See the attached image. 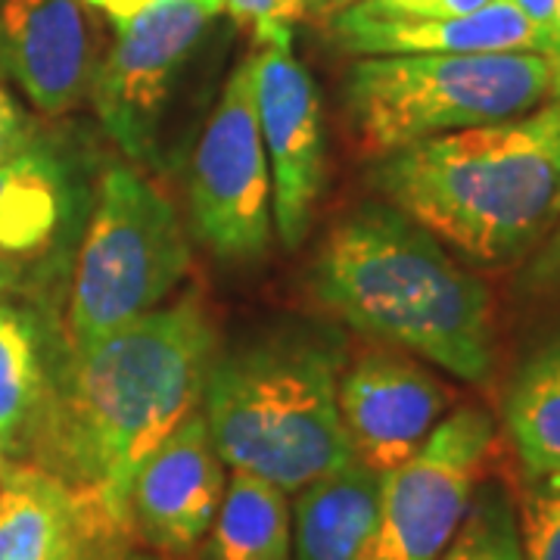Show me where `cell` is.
<instances>
[{"mask_svg": "<svg viewBox=\"0 0 560 560\" xmlns=\"http://www.w3.org/2000/svg\"><path fill=\"white\" fill-rule=\"evenodd\" d=\"M381 514V474L349 460L300 489L293 560H361Z\"/></svg>", "mask_w": 560, "mask_h": 560, "instance_id": "2e32d148", "label": "cell"}, {"mask_svg": "<svg viewBox=\"0 0 560 560\" xmlns=\"http://www.w3.org/2000/svg\"><path fill=\"white\" fill-rule=\"evenodd\" d=\"M253 60L261 143L271 168V215L283 246L296 249L324 187L318 88L293 57V40L265 44Z\"/></svg>", "mask_w": 560, "mask_h": 560, "instance_id": "30bf717a", "label": "cell"}, {"mask_svg": "<svg viewBox=\"0 0 560 560\" xmlns=\"http://www.w3.org/2000/svg\"><path fill=\"white\" fill-rule=\"evenodd\" d=\"M69 489L35 464L0 474V560H60Z\"/></svg>", "mask_w": 560, "mask_h": 560, "instance_id": "d6986e66", "label": "cell"}, {"mask_svg": "<svg viewBox=\"0 0 560 560\" xmlns=\"http://www.w3.org/2000/svg\"><path fill=\"white\" fill-rule=\"evenodd\" d=\"M324 308L467 383L495 371L489 287L396 206H361L330 231L312 275Z\"/></svg>", "mask_w": 560, "mask_h": 560, "instance_id": "7a4b0ae2", "label": "cell"}, {"mask_svg": "<svg viewBox=\"0 0 560 560\" xmlns=\"http://www.w3.org/2000/svg\"><path fill=\"white\" fill-rule=\"evenodd\" d=\"M50 399L32 320L0 302V464H25Z\"/></svg>", "mask_w": 560, "mask_h": 560, "instance_id": "ffe728a7", "label": "cell"}, {"mask_svg": "<svg viewBox=\"0 0 560 560\" xmlns=\"http://www.w3.org/2000/svg\"><path fill=\"white\" fill-rule=\"evenodd\" d=\"M327 38L355 57H411V54H501L536 50L539 38L511 0H492L467 16H415L355 0L334 10ZM548 57V54H545Z\"/></svg>", "mask_w": 560, "mask_h": 560, "instance_id": "5bb4252c", "label": "cell"}, {"mask_svg": "<svg viewBox=\"0 0 560 560\" xmlns=\"http://www.w3.org/2000/svg\"><path fill=\"white\" fill-rule=\"evenodd\" d=\"M219 13L221 0H160L116 22V40L97 62L88 94L128 160H153L172 84Z\"/></svg>", "mask_w": 560, "mask_h": 560, "instance_id": "9c48e42d", "label": "cell"}, {"mask_svg": "<svg viewBox=\"0 0 560 560\" xmlns=\"http://www.w3.org/2000/svg\"><path fill=\"white\" fill-rule=\"evenodd\" d=\"M364 153L517 119L560 97V60L536 50L361 57L342 84Z\"/></svg>", "mask_w": 560, "mask_h": 560, "instance_id": "5b68a950", "label": "cell"}, {"mask_svg": "<svg viewBox=\"0 0 560 560\" xmlns=\"http://www.w3.org/2000/svg\"><path fill=\"white\" fill-rule=\"evenodd\" d=\"M337 359L315 342L253 346L212 364L206 427L224 464L300 492L352 460L337 405Z\"/></svg>", "mask_w": 560, "mask_h": 560, "instance_id": "277c9868", "label": "cell"}, {"mask_svg": "<svg viewBox=\"0 0 560 560\" xmlns=\"http://www.w3.org/2000/svg\"><path fill=\"white\" fill-rule=\"evenodd\" d=\"M374 187L482 268L533 256L560 221V97L517 119L420 140L374 162Z\"/></svg>", "mask_w": 560, "mask_h": 560, "instance_id": "3957f363", "label": "cell"}, {"mask_svg": "<svg viewBox=\"0 0 560 560\" xmlns=\"http://www.w3.org/2000/svg\"><path fill=\"white\" fill-rule=\"evenodd\" d=\"M69 215L62 165L38 147H25L0 165V296L50 259Z\"/></svg>", "mask_w": 560, "mask_h": 560, "instance_id": "9a60e30c", "label": "cell"}, {"mask_svg": "<svg viewBox=\"0 0 560 560\" xmlns=\"http://www.w3.org/2000/svg\"><path fill=\"white\" fill-rule=\"evenodd\" d=\"M221 10L249 32L259 47L293 40V22L302 20L305 0H221Z\"/></svg>", "mask_w": 560, "mask_h": 560, "instance_id": "cb8c5ba5", "label": "cell"}, {"mask_svg": "<svg viewBox=\"0 0 560 560\" xmlns=\"http://www.w3.org/2000/svg\"><path fill=\"white\" fill-rule=\"evenodd\" d=\"M539 38L541 54L560 60V0H511Z\"/></svg>", "mask_w": 560, "mask_h": 560, "instance_id": "484cf974", "label": "cell"}, {"mask_svg": "<svg viewBox=\"0 0 560 560\" xmlns=\"http://www.w3.org/2000/svg\"><path fill=\"white\" fill-rule=\"evenodd\" d=\"M355 0H305V10H318V13H334V10H342Z\"/></svg>", "mask_w": 560, "mask_h": 560, "instance_id": "f546056e", "label": "cell"}, {"mask_svg": "<svg viewBox=\"0 0 560 560\" xmlns=\"http://www.w3.org/2000/svg\"><path fill=\"white\" fill-rule=\"evenodd\" d=\"M383 10L396 13H415V16H467L477 13L492 0H371Z\"/></svg>", "mask_w": 560, "mask_h": 560, "instance_id": "4316f807", "label": "cell"}, {"mask_svg": "<svg viewBox=\"0 0 560 560\" xmlns=\"http://www.w3.org/2000/svg\"><path fill=\"white\" fill-rule=\"evenodd\" d=\"M440 560H523L517 499L501 480H482Z\"/></svg>", "mask_w": 560, "mask_h": 560, "instance_id": "44dd1931", "label": "cell"}, {"mask_svg": "<svg viewBox=\"0 0 560 560\" xmlns=\"http://www.w3.org/2000/svg\"><path fill=\"white\" fill-rule=\"evenodd\" d=\"M224 460L202 415H190L143 458L131 492V533L162 560H194L224 499Z\"/></svg>", "mask_w": 560, "mask_h": 560, "instance_id": "8fae6325", "label": "cell"}, {"mask_svg": "<svg viewBox=\"0 0 560 560\" xmlns=\"http://www.w3.org/2000/svg\"><path fill=\"white\" fill-rule=\"evenodd\" d=\"M84 0H0V75L47 116H62L91 91L97 22Z\"/></svg>", "mask_w": 560, "mask_h": 560, "instance_id": "4fadbf2b", "label": "cell"}, {"mask_svg": "<svg viewBox=\"0 0 560 560\" xmlns=\"http://www.w3.org/2000/svg\"><path fill=\"white\" fill-rule=\"evenodd\" d=\"M523 287L533 293L560 296V221L555 224V231L533 249V259L523 271Z\"/></svg>", "mask_w": 560, "mask_h": 560, "instance_id": "d4e9b609", "label": "cell"}, {"mask_svg": "<svg viewBox=\"0 0 560 560\" xmlns=\"http://www.w3.org/2000/svg\"><path fill=\"white\" fill-rule=\"evenodd\" d=\"M504 427L523 486L560 489V330L523 361L511 381Z\"/></svg>", "mask_w": 560, "mask_h": 560, "instance_id": "e0dca14e", "label": "cell"}, {"mask_svg": "<svg viewBox=\"0 0 560 560\" xmlns=\"http://www.w3.org/2000/svg\"><path fill=\"white\" fill-rule=\"evenodd\" d=\"M84 3L106 13L113 22H125L131 20V16H138V13H143L147 7L160 3V0H84Z\"/></svg>", "mask_w": 560, "mask_h": 560, "instance_id": "f1b7e54d", "label": "cell"}, {"mask_svg": "<svg viewBox=\"0 0 560 560\" xmlns=\"http://www.w3.org/2000/svg\"><path fill=\"white\" fill-rule=\"evenodd\" d=\"M190 219L219 259L256 261L271 246V168L261 143L253 54L231 72L190 168Z\"/></svg>", "mask_w": 560, "mask_h": 560, "instance_id": "ba28073f", "label": "cell"}, {"mask_svg": "<svg viewBox=\"0 0 560 560\" xmlns=\"http://www.w3.org/2000/svg\"><path fill=\"white\" fill-rule=\"evenodd\" d=\"M131 523L113 514L97 495L69 489V526L60 560H135Z\"/></svg>", "mask_w": 560, "mask_h": 560, "instance_id": "7402d4cb", "label": "cell"}, {"mask_svg": "<svg viewBox=\"0 0 560 560\" xmlns=\"http://www.w3.org/2000/svg\"><path fill=\"white\" fill-rule=\"evenodd\" d=\"M337 405L352 458L374 474H389L436 430L448 393L418 361L368 352L337 383Z\"/></svg>", "mask_w": 560, "mask_h": 560, "instance_id": "7c38bea8", "label": "cell"}, {"mask_svg": "<svg viewBox=\"0 0 560 560\" xmlns=\"http://www.w3.org/2000/svg\"><path fill=\"white\" fill-rule=\"evenodd\" d=\"M495 448L480 405L445 415L411 458L381 474V514L361 560H440L455 539Z\"/></svg>", "mask_w": 560, "mask_h": 560, "instance_id": "52a82bcc", "label": "cell"}, {"mask_svg": "<svg viewBox=\"0 0 560 560\" xmlns=\"http://www.w3.org/2000/svg\"><path fill=\"white\" fill-rule=\"evenodd\" d=\"M25 147H28V125L13 97L0 88V165L13 160Z\"/></svg>", "mask_w": 560, "mask_h": 560, "instance_id": "83f0119b", "label": "cell"}, {"mask_svg": "<svg viewBox=\"0 0 560 560\" xmlns=\"http://www.w3.org/2000/svg\"><path fill=\"white\" fill-rule=\"evenodd\" d=\"M50 393L28 460L121 521L143 458L200 405L215 364V330L197 296L153 308L84 355Z\"/></svg>", "mask_w": 560, "mask_h": 560, "instance_id": "6da1fadb", "label": "cell"}, {"mask_svg": "<svg viewBox=\"0 0 560 560\" xmlns=\"http://www.w3.org/2000/svg\"><path fill=\"white\" fill-rule=\"evenodd\" d=\"M517 523L523 560H560V489L523 486Z\"/></svg>", "mask_w": 560, "mask_h": 560, "instance_id": "603a6c76", "label": "cell"}, {"mask_svg": "<svg viewBox=\"0 0 560 560\" xmlns=\"http://www.w3.org/2000/svg\"><path fill=\"white\" fill-rule=\"evenodd\" d=\"M206 560H293L287 492L234 470L209 529Z\"/></svg>", "mask_w": 560, "mask_h": 560, "instance_id": "ac0fdd59", "label": "cell"}, {"mask_svg": "<svg viewBox=\"0 0 560 560\" xmlns=\"http://www.w3.org/2000/svg\"><path fill=\"white\" fill-rule=\"evenodd\" d=\"M0 474H3V464H0Z\"/></svg>", "mask_w": 560, "mask_h": 560, "instance_id": "4dcf8cb0", "label": "cell"}, {"mask_svg": "<svg viewBox=\"0 0 560 560\" xmlns=\"http://www.w3.org/2000/svg\"><path fill=\"white\" fill-rule=\"evenodd\" d=\"M190 249L172 202L128 165L101 178L69 293V349L84 355L150 315L184 278Z\"/></svg>", "mask_w": 560, "mask_h": 560, "instance_id": "8992f818", "label": "cell"}]
</instances>
